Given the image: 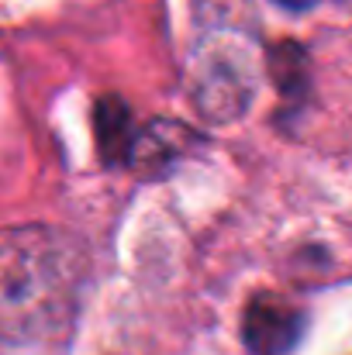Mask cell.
<instances>
[{
  "instance_id": "4",
  "label": "cell",
  "mask_w": 352,
  "mask_h": 355,
  "mask_svg": "<svg viewBox=\"0 0 352 355\" xmlns=\"http://www.w3.org/2000/svg\"><path fill=\"white\" fill-rule=\"evenodd\" d=\"M283 7H294V10H304V7H311V3H318V0H280Z\"/></svg>"
},
{
  "instance_id": "1",
  "label": "cell",
  "mask_w": 352,
  "mask_h": 355,
  "mask_svg": "<svg viewBox=\"0 0 352 355\" xmlns=\"http://www.w3.org/2000/svg\"><path fill=\"white\" fill-rule=\"evenodd\" d=\"M83 252L45 225L0 232V342H38L59 331L80 300Z\"/></svg>"
},
{
  "instance_id": "3",
  "label": "cell",
  "mask_w": 352,
  "mask_h": 355,
  "mask_svg": "<svg viewBox=\"0 0 352 355\" xmlns=\"http://www.w3.org/2000/svg\"><path fill=\"white\" fill-rule=\"evenodd\" d=\"M97 141L108 162H121L135 148V131H131V114L117 97H104L97 104Z\"/></svg>"
},
{
  "instance_id": "2",
  "label": "cell",
  "mask_w": 352,
  "mask_h": 355,
  "mask_svg": "<svg viewBox=\"0 0 352 355\" xmlns=\"http://www.w3.org/2000/svg\"><path fill=\"white\" fill-rule=\"evenodd\" d=\"M245 345L255 355H283L301 335V314L280 297H255L245 307Z\"/></svg>"
}]
</instances>
